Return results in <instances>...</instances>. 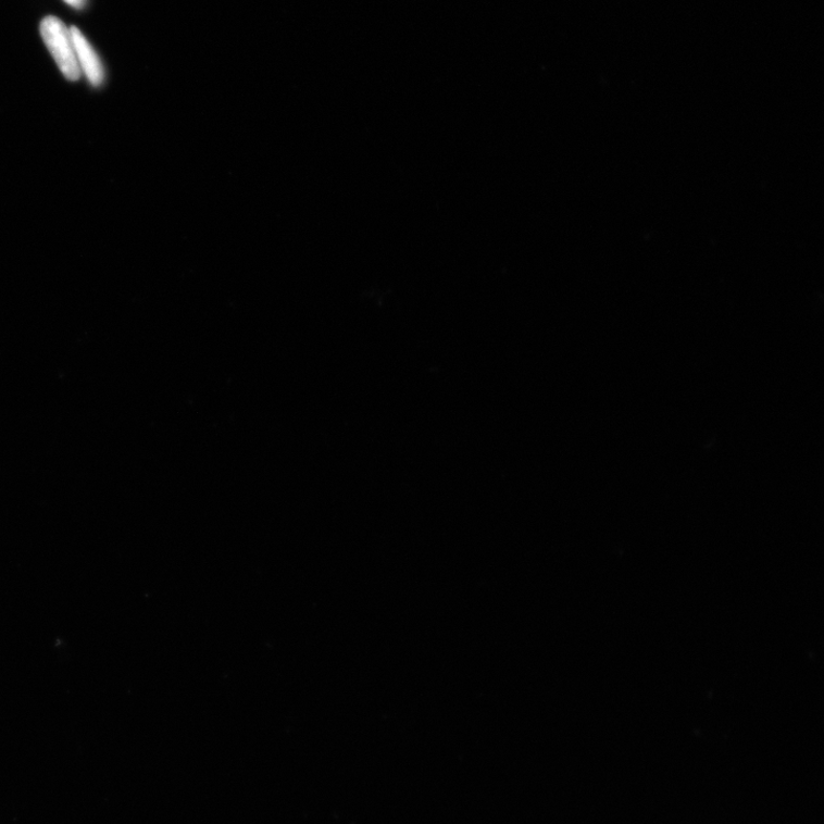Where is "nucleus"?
<instances>
[{"label":"nucleus","mask_w":824,"mask_h":824,"mask_svg":"<svg viewBox=\"0 0 824 824\" xmlns=\"http://www.w3.org/2000/svg\"><path fill=\"white\" fill-rule=\"evenodd\" d=\"M80 72L96 86L104 82L103 64L89 40L77 27H71Z\"/></svg>","instance_id":"obj_2"},{"label":"nucleus","mask_w":824,"mask_h":824,"mask_svg":"<svg viewBox=\"0 0 824 824\" xmlns=\"http://www.w3.org/2000/svg\"><path fill=\"white\" fill-rule=\"evenodd\" d=\"M40 35L63 76L72 82L78 80L82 72L71 28L59 17L47 16L40 23Z\"/></svg>","instance_id":"obj_1"},{"label":"nucleus","mask_w":824,"mask_h":824,"mask_svg":"<svg viewBox=\"0 0 824 824\" xmlns=\"http://www.w3.org/2000/svg\"><path fill=\"white\" fill-rule=\"evenodd\" d=\"M64 2H66L72 8L80 10L85 7L86 0H64Z\"/></svg>","instance_id":"obj_3"}]
</instances>
